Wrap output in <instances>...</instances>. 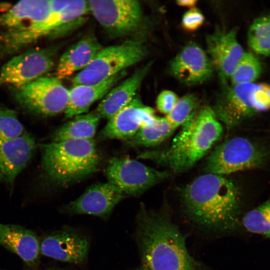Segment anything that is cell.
Listing matches in <instances>:
<instances>
[{"label":"cell","instance_id":"obj_24","mask_svg":"<svg viewBox=\"0 0 270 270\" xmlns=\"http://www.w3.org/2000/svg\"><path fill=\"white\" fill-rule=\"evenodd\" d=\"M100 118L95 110L76 116L54 132L52 142L94 139Z\"/></svg>","mask_w":270,"mask_h":270},{"label":"cell","instance_id":"obj_7","mask_svg":"<svg viewBox=\"0 0 270 270\" xmlns=\"http://www.w3.org/2000/svg\"><path fill=\"white\" fill-rule=\"evenodd\" d=\"M9 90L20 106L34 114L56 115L68 105L69 90L56 76H44L20 86H9Z\"/></svg>","mask_w":270,"mask_h":270},{"label":"cell","instance_id":"obj_31","mask_svg":"<svg viewBox=\"0 0 270 270\" xmlns=\"http://www.w3.org/2000/svg\"><path fill=\"white\" fill-rule=\"evenodd\" d=\"M204 21L202 12L196 8H190L182 16V25L188 31H194L200 28Z\"/></svg>","mask_w":270,"mask_h":270},{"label":"cell","instance_id":"obj_1","mask_svg":"<svg viewBox=\"0 0 270 270\" xmlns=\"http://www.w3.org/2000/svg\"><path fill=\"white\" fill-rule=\"evenodd\" d=\"M180 196L187 216L200 227L228 232L236 226L240 193L234 182L224 176L202 175L182 188Z\"/></svg>","mask_w":270,"mask_h":270},{"label":"cell","instance_id":"obj_6","mask_svg":"<svg viewBox=\"0 0 270 270\" xmlns=\"http://www.w3.org/2000/svg\"><path fill=\"white\" fill-rule=\"evenodd\" d=\"M147 48L138 40L102 48L92 62L72 79V85L94 84L125 70L143 60Z\"/></svg>","mask_w":270,"mask_h":270},{"label":"cell","instance_id":"obj_12","mask_svg":"<svg viewBox=\"0 0 270 270\" xmlns=\"http://www.w3.org/2000/svg\"><path fill=\"white\" fill-rule=\"evenodd\" d=\"M154 110L144 106L135 97L112 118L98 133L97 140H128L133 137L140 128L152 124L156 120Z\"/></svg>","mask_w":270,"mask_h":270},{"label":"cell","instance_id":"obj_32","mask_svg":"<svg viewBox=\"0 0 270 270\" xmlns=\"http://www.w3.org/2000/svg\"><path fill=\"white\" fill-rule=\"evenodd\" d=\"M178 99L174 92L170 90H162L156 99L157 108L160 112L166 115L172 110Z\"/></svg>","mask_w":270,"mask_h":270},{"label":"cell","instance_id":"obj_10","mask_svg":"<svg viewBox=\"0 0 270 270\" xmlns=\"http://www.w3.org/2000/svg\"><path fill=\"white\" fill-rule=\"evenodd\" d=\"M90 11L111 36L132 34L140 27L142 20L140 4L136 0H91Z\"/></svg>","mask_w":270,"mask_h":270},{"label":"cell","instance_id":"obj_28","mask_svg":"<svg viewBox=\"0 0 270 270\" xmlns=\"http://www.w3.org/2000/svg\"><path fill=\"white\" fill-rule=\"evenodd\" d=\"M262 72L258 59L251 53L244 52L229 80L232 84L254 83Z\"/></svg>","mask_w":270,"mask_h":270},{"label":"cell","instance_id":"obj_4","mask_svg":"<svg viewBox=\"0 0 270 270\" xmlns=\"http://www.w3.org/2000/svg\"><path fill=\"white\" fill-rule=\"evenodd\" d=\"M42 167L46 180L65 186L95 172L100 156L95 139L52 142L40 146Z\"/></svg>","mask_w":270,"mask_h":270},{"label":"cell","instance_id":"obj_25","mask_svg":"<svg viewBox=\"0 0 270 270\" xmlns=\"http://www.w3.org/2000/svg\"><path fill=\"white\" fill-rule=\"evenodd\" d=\"M176 129L165 118L158 116L152 124L142 126L136 134L126 143L132 146H154L164 142Z\"/></svg>","mask_w":270,"mask_h":270},{"label":"cell","instance_id":"obj_26","mask_svg":"<svg viewBox=\"0 0 270 270\" xmlns=\"http://www.w3.org/2000/svg\"><path fill=\"white\" fill-rule=\"evenodd\" d=\"M242 224L248 232L270 239V200L246 213Z\"/></svg>","mask_w":270,"mask_h":270},{"label":"cell","instance_id":"obj_11","mask_svg":"<svg viewBox=\"0 0 270 270\" xmlns=\"http://www.w3.org/2000/svg\"><path fill=\"white\" fill-rule=\"evenodd\" d=\"M56 53L54 48H39L13 57L0 70V85L20 86L44 76L54 66Z\"/></svg>","mask_w":270,"mask_h":270},{"label":"cell","instance_id":"obj_36","mask_svg":"<svg viewBox=\"0 0 270 270\" xmlns=\"http://www.w3.org/2000/svg\"></svg>","mask_w":270,"mask_h":270},{"label":"cell","instance_id":"obj_2","mask_svg":"<svg viewBox=\"0 0 270 270\" xmlns=\"http://www.w3.org/2000/svg\"><path fill=\"white\" fill-rule=\"evenodd\" d=\"M136 238L146 270H200L185 238L170 217L142 208L136 218Z\"/></svg>","mask_w":270,"mask_h":270},{"label":"cell","instance_id":"obj_18","mask_svg":"<svg viewBox=\"0 0 270 270\" xmlns=\"http://www.w3.org/2000/svg\"><path fill=\"white\" fill-rule=\"evenodd\" d=\"M50 14L49 0H21L0 14V26L6 32H17L44 22Z\"/></svg>","mask_w":270,"mask_h":270},{"label":"cell","instance_id":"obj_30","mask_svg":"<svg viewBox=\"0 0 270 270\" xmlns=\"http://www.w3.org/2000/svg\"><path fill=\"white\" fill-rule=\"evenodd\" d=\"M26 133L16 112L0 106V144L17 138Z\"/></svg>","mask_w":270,"mask_h":270},{"label":"cell","instance_id":"obj_13","mask_svg":"<svg viewBox=\"0 0 270 270\" xmlns=\"http://www.w3.org/2000/svg\"><path fill=\"white\" fill-rule=\"evenodd\" d=\"M126 196L118 187L107 182L94 184L78 198L61 209L68 214H89L107 218Z\"/></svg>","mask_w":270,"mask_h":270},{"label":"cell","instance_id":"obj_8","mask_svg":"<svg viewBox=\"0 0 270 270\" xmlns=\"http://www.w3.org/2000/svg\"><path fill=\"white\" fill-rule=\"evenodd\" d=\"M264 157V152L251 141L234 137L216 147L207 158L205 170L224 176L257 167Z\"/></svg>","mask_w":270,"mask_h":270},{"label":"cell","instance_id":"obj_20","mask_svg":"<svg viewBox=\"0 0 270 270\" xmlns=\"http://www.w3.org/2000/svg\"><path fill=\"white\" fill-rule=\"evenodd\" d=\"M0 244L30 267L38 263L40 241L32 230L16 224L0 223Z\"/></svg>","mask_w":270,"mask_h":270},{"label":"cell","instance_id":"obj_19","mask_svg":"<svg viewBox=\"0 0 270 270\" xmlns=\"http://www.w3.org/2000/svg\"><path fill=\"white\" fill-rule=\"evenodd\" d=\"M152 64L142 66L108 92L95 110L100 118L109 120L133 100Z\"/></svg>","mask_w":270,"mask_h":270},{"label":"cell","instance_id":"obj_9","mask_svg":"<svg viewBox=\"0 0 270 270\" xmlns=\"http://www.w3.org/2000/svg\"><path fill=\"white\" fill-rule=\"evenodd\" d=\"M108 182L120 189L126 196H138L169 176L133 159L114 157L106 170Z\"/></svg>","mask_w":270,"mask_h":270},{"label":"cell","instance_id":"obj_29","mask_svg":"<svg viewBox=\"0 0 270 270\" xmlns=\"http://www.w3.org/2000/svg\"><path fill=\"white\" fill-rule=\"evenodd\" d=\"M199 103L198 98L194 94H187L178 99L172 110L164 118L176 129L198 110Z\"/></svg>","mask_w":270,"mask_h":270},{"label":"cell","instance_id":"obj_15","mask_svg":"<svg viewBox=\"0 0 270 270\" xmlns=\"http://www.w3.org/2000/svg\"><path fill=\"white\" fill-rule=\"evenodd\" d=\"M214 66L208 54L196 44L185 46L169 66L170 74L180 82L193 86L209 79Z\"/></svg>","mask_w":270,"mask_h":270},{"label":"cell","instance_id":"obj_23","mask_svg":"<svg viewBox=\"0 0 270 270\" xmlns=\"http://www.w3.org/2000/svg\"><path fill=\"white\" fill-rule=\"evenodd\" d=\"M124 70L106 80L94 84H77L69 90L68 102L65 116L71 118L87 113L90 106L103 98L115 84L126 75Z\"/></svg>","mask_w":270,"mask_h":270},{"label":"cell","instance_id":"obj_17","mask_svg":"<svg viewBox=\"0 0 270 270\" xmlns=\"http://www.w3.org/2000/svg\"><path fill=\"white\" fill-rule=\"evenodd\" d=\"M36 148L34 138L28 133L0 144V184L12 190L16 178L30 161Z\"/></svg>","mask_w":270,"mask_h":270},{"label":"cell","instance_id":"obj_22","mask_svg":"<svg viewBox=\"0 0 270 270\" xmlns=\"http://www.w3.org/2000/svg\"><path fill=\"white\" fill-rule=\"evenodd\" d=\"M102 48L94 36L90 35L83 38L61 56L57 65L56 76L62 80L82 70L92 62Z\"/></svg>","mask_w":270,"mask_h":270},{"label":"cell","instance_id":"obj_33","mask_svg":"<svg viewBox=\"0 0 270 270\" xmlns=\"http://www.w3.org/2000/svg\"><path fill=\"white\" fill-rule=\"evenodd\" d=\"M74 0H50V12H58L64 10Z\"/></svg>","mask_w":270,"mask_h":270},{"label":"cell","instance_id":"obj_21","mask_svg":"<svg viewBox=\"0 0 270 270\" xmlns=\"http://www.w3.org/2000/svg\"><path fill=\"white\" fill-rule=\"evenodd\" d=\"M89 12L88 0H74L64 10L58 12H50V16L44 22L22 32L20 34V40L24 44L28 46L42 36L52 34Z\"/></svg>","mask_w":270,"mask_h":270},{"label":"cell","instance_id":"obj_27","mask_svg":"<svg viewBox=\"0 0 270 270\" xmlns=\"http://www.w3.org/2000/svg\"><path fill=\"white\" fill-rule=\"evenodd\" d=\"M248 42L256 53L270 54V16L258 18L254 21L248 31Z\"/></svg>","mask_w":270,"mask_h":270},{"label":"cell","instance_id":"obj_14","mask_svg":"<svg viewBox=\"0 0 270 270\" xmlns=\"http://www.w3.org/2000/svg\"><path fill=\"white\" fill-rule=\"evenodd\" d=\"M236 34V28L226 30L218 28L206 36L207 52L222 84H227L244 52Z\"/></svg>","mask_w":270,"mask_h":270},{"label":"cell","instance_id":"obj_3","mask_svg":"<svg viewBox=\"0 0 270 270\" xmlns=\"http://www.w3.org/2000/svg\"><path fill=\"white\" fill-rule=\"evenodd\" d=\"M222 126L212 108L197 110L182 126L167 148L140 152L138 158L151 160L176 172L187 170L204 156L221 138Z\"/></svg>","mask_w":270,"mask_h":270},{"label":"cell","instance_id":"obj_16","mask_svg":"<svg viewBox=\"0 0 270 270\" xmlns=\"http://www.w3.org/2000/svg\"><path fill=\"white\" fill-rule=\"evenodd\" d=\"M88 238L71 229H62L44 236L40 242V253L54 259L78 263L87 256Z\"/></svg>","mask_w":270,"mask_h":270},{"label":"cell","instance_id":"obj_34","mask_svg":"<svg viewBox=\"0 0 270 270\" xmlns=\"http://www.w3.org/2000/svg\"><path fill=\"white\" fill-rule=\"evenodd\" d=\"M197 2L196 0H178L176 4L180 6L192 8H195Z\"/></svg>","mask_w":270,"mask_h":270},{"label":"cell","instance_id":"obj_35","mask_svg":"<svg viewBox=\"0 0 270 270\" xmlns=\"http://www.w3.org/2000/svg\"><path fill=\"white\" fill-rule=\"evenodd\" d=\"M134 270H146L142 266H140L138 268H137Z\"/></svg>","mask_w":270,"mask_h":270},{"label":"cell","instance_id":"obj_5","mask_svg":"<svg viewBox=\"0 0 270 270\" xmlns=\"http://www.w3.org/2000/svg\"><path fill=\"white\" fill-rule=\"evenodd\" d=\"M212 108L217 119L228 129L249 117L270 109V86L248 83L223 84Z\"/></svg>","mask_w":270,"mask_h":270}]
</instances>
